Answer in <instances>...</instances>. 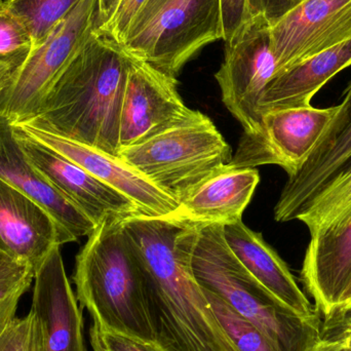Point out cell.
Listing matches in <instances>:
<instances>
[{"label":"cell","mask_w":351,"mask_h":351,"mask_svg":"<svg viewBox=\"0 0 351 351\" xmlns=\"http://www.w3.org/2000/svg\"><path fill=\"white\" fill-rule=\"evenodd\" d=\"M75 241L38 202L0 179V253L35 274L55 247Z\"/></svg>","instance_id":"15"},{"label":"cell","mask_w":351,"mask_h":351,"mask_svg":"<svg viewBox=\"0 0 351 351\" xmlns=\"http://www.w3.org/2000/svg\"><path fill=\"white\" fill-rule=\"evenodd\" d=\"M121 0H98L97 27L102 26L110 20Z\"/></svg>","instance_id":"33"},{"label":"cell","mask_w":351,"mask_h":351,"mask_svg":"<svg viewBox=\"0 0 351 351\" xmlns=\"http://www.w3.org/2000/svg\"><path fill=\"white\" fill-rule=\"evenodd\" d=\"M223 237L245 269L287 311L304 319L319 317L286 262L266 243L261 233L252 230L241 219L223 224Z\"/></svg>","instance_id":"17"},{"label":"cell","mask_w":351,"mask_h":351,"mask_svg":"<svg viewBox=\"0 0 351 351\" xmlns=\"http://www.w3.org/2000/svg\"><path fill=\"white\" fill-rule=\"evenodd\" d=\"M97 16L98 0H80L47 38L33 47L0 94V117L20 125L37 114L53 84L97 28Z\"/></svg>","instance_id":"7"},{"label":"cell","mask_w":351,"mask_h":351,"mask_svg":"<svg viewBox=\"0 0 351 351\" xmlns=\"http://www.w3.org/2000/svg\"><path fill=\"white\" fill-rule=\"evenodd\" d=\"M80 0H6L28 31L32 49L40 45Z\"/></svg>","instance_id":"23"},{"label":"cell","mask_w":351,"mask_h":351,"mask_svg":"<svg viewBox=\"0 0 351 351\" xmlns=\"http://www.w3.org/2000/svg\"><path fill=\"white\" fill-rule=\"evenodd\" d=\"M14 125L129 198L142 214L169 216L177 210V200L119 156L29 125Z\"/></svg>","instance_id":"14"},{"label":"cell","mask_w":351,"mask_h":351,"mask_svg":"<svg viewBox=\"0 0 351 351\" xmlns=\"http://www.w3.org/2000/svg\"><path fill=\"white\" fill-rule=\"evenodd\" d=\"M202 291L219 323L239 351H278L258 328L233 311L225 301L208 291Z\"/></svg>","instance_id":"24"},{"label":"cell","mask_w":351,"mask_h":351,"mask_svg":"<svg viewBox=\"0 0 351 351\" xmlns=\"http://www.w3.org/2000/svg\"><path fill=\"white\" fill-rule=\"evenodd\" d=\"M301 278L324 317L339 304L351 282V215L337 226L311 237Z\"/></svg>","instance_id":"19"},{"label":"cell","mask_w":351,"mask_h":351,"mask_svg":"<svg viewBox=\"0 0 351 351\" xmlns=\"http://www.w3.org/2000/svg\"><path fill=\"white\" fill-rule=\"evenodd\" d=\"M351 215V169L326 187L297 220L304 223L311 237L333 228Z\"/></svg>","instance_id":"22"},{"label":"cell","mask_w":351,"mask_h":351,"mask_svg":"<svg viewBox=\"0 0 351 351\" xmlns=\"http://www.w3.org/2000/svg\"><path fill=\"white\" fill-rule=\"evenodd\" d=\"M28 315L32 351H86L82 311L66 276L60 247H55L35 272Z\"/></svg>","instance_id":"12"},{"label":"cell","mask_w":351,"mask_h":351,"mask_svg":"<svg viewBox=\"0 0 351 351\" xmlns=\"http://www.w3.org/2000/svg\"><path fill=\"white\" fill-rule=\"evenodd\" d=\"M351 39V0H304L270 28L276 74Z\"/></svg>","instance_id":"13"},{"label":"cell","mask_w":351,"mask_h":351,"mask_svg":"<svg viewBox=\"0 0 351 351\" xmlns=\"http://www.w3.org/2000/svg\"><path fill=\"white\" fill-rule=\"evenodd\" d=\"M123 218H105L76 256V299L96 325L158 343L145 274L123 230Z\"/></svg>","instance_id":"3"},{"label":"cell","mask_w":351,"mask_h":351,"mask_svg":"<svg viewBox=\"0 0 351 351\" xmlns=\"http://www.w3.org/2000/svg\"><path fill=\"white\" fill-rule=\"evenodd\" d=\"M177 84L174 76L129 56L119 121V150L143 143L195 117L197 111L186 106Z\"/></svg>","instance_id":"10"},{"label":"cell","mask_w":351,"mask_h":351,"mask_svg":"<svg viewBox=\"0 0 351 351\" xmlns=\"http://www.w3.org/2000/svg\"><path fill=\"white\" fill-rule=\"evenodd\" d=\"M223 40L231 43L239 38L250 23L247 0H220Z\"/></svg>","instance_id":"30"},{"label":"cell","mask_w":351,"mask_h":351,"mask_svg":"<svg viewBox=\"0 0 351 351\" xmlns=\"http://www.w3.org/2000/svg\"><path fill=\"white\" fill-rule=\"evenodd\" d=\"M259 182L257 169L227 165L196 186L172 215L196 224L223 225L241 220Z\"/></svg>","instance_id":"20"},{"label":"cell","mask_w":351,"mask_h":351,"mask_svg":"<svg viewBox=\"0 0 351 351\" xmlns=\"http://www.w3.org/2000/svg\"><path fill=\"white\" fill-rule=\"evenodd\" d=\"M146 1L147 0H121L110 20L102 26L97 27V32L121 45L132 23Z\"/></svg>","instance_id":"29"},{"label":"cell","mask_w":351,"mask_h":351,"mask_svg":"<svg viewBox=\"0 0 351 351\" xmlns=\"http://www.w3.org/2000/svg\"><path fill=\"white\" fill-rule=\"evenodd\" d=\"M276 68L270 27L263 21H250L239 38L225 45L224 61L215 78L220 86L223 103L245 133L260 130V101L276 74Z\"/></svg>","instance_id":"9"},{"label":"cell","mask_w":351,"mask_h":351,"mask_svg":"<svg viewBox=\"0 0 351 351\" xmlns=\"http://www.w3.org/2000/svg\"><path fill=\"white\" fill-rule=\"evenodd\" d=\"M31 51L32 40L28 31L12 14L6 1L0 0V64L16 69Z\"/></svg>","instance_id":"26"},{"label":"cell","mask_w":351,"mask_h":351,"mask_svg":"<svg viewBox=\"0 0 351 351\" xmlns=\"http://www.w3.org/2000/svg\"><path fill=\"white\" fill-rule=\"evenodd\" d=\"M12 71H14V69L10 67V66L0 64V94H1L2 90L5 88L6 84H8L10 76H12Z\"/></svg>","instance_id":"34"},{"label":"cell","mask_w":351,"mask_h":351,"mask_svg":"<svg viewBox=\"0 0 351 351\" xmlns=\"http://www.w3.org/2000/svg\"><path fill=\"white\" fill-rule=\"evenodd\" d=\"M0 179L43 206L76 239L88 237L97 225L58 191L33 166L16 137L14 125L0 117Z\"/></svg>","instance_id":"18"},{"label":"cell","mask_w":351,"mask_h":351,"mask_svg":"<svg viewBox=\"0 0 351 351\" xmlns=\"http://www.w3.org/2000/svg\"><path fill=\"white\" fill-rule=\"evenodd\" d=\"M10 258L6 257L5 255H3V254L0 253V267H1L3 264H5L6 262L10 261Z\"/></svg>","instance_id":"36"},{"label":"cell","mask_w":351,"mask_h":351,"mask_svg":"<svg viewBox=\"0 0 351 351\" xmlns=\"http://www.w3.org/2000/svg\"><path fill=\"white\" fill-rule=\"evenodd\" d=\"M0 351H32L30 315L14 319L0 337Z\"/></svg>","instance_id":"32"},{"label":"cell","mask_w":351,"mask_h":351,"mask_svg":"<svg viewBox=\"0 0 351 351\" xmlns=\"http://www.w3.org/2000/svg\"><path fill=\"white\" fill-rule=\"evenodd\" d=\"M351 350V302L339 304L322 319L321 333L311 351Z\"/></svg>","instance_id":"27"},{"label":"cell","mask_w":351,"mask_h":351,"mask_svg":"<svg viewBox=\"0 0 351 351\" xmlns=\"http://www.w3.org/2000/svg\"><path fill=\"white\" fill-rule=\"evenodd\" d=\"M194 278L253 324L278 351H311L321 333V317L304 319L270 295L230 251L222 224H200L192 253Z\"/></svg>","instance_id":"4"},{"label":"cell","mask_w":351,"mask_h":351,"mask_svg":"<svg viewBox=\"0 0 351 351\" xmlns=\"http://www.w3.org/2000/svg\"><path fill=\"white\" fill-rule=\"evenodd\" d=\"M304 0H247L250 21L260 20L271 28Z\"/></svg>","instance_id":"31"},{"label":"cell","mask_w":351,"mask_h":351,"mask_svg":"<svg viewBox=\"0 0 351 351\" xmlns=\"http://www.w3.org/2000/svg\"><path fill=\"white\" fill-rule=\"evenodd\" d=\"M23 150L33 166L95 224L108 216L129 217L142 214L123 194L103 183L82 167L23 133L14 125Z\"/></svg>","instance_id":"16"},{"label":"cell","mask_w":351,"mask_h":351,"mask_svg":"<svg viewBox=\"0 0 351 351\" xmlns=\"http://www.w3.org/2000/svg\"><path fill=\"white\" fill-rule=\"evenodd\" d=\"M90 337L94 351H165L158 343L117 333L96 324L90 328Z\"/></svg>","instance_id":"28"},{"label":"cell","mask_w":351,"mask_h":351,"mask_svg":"<svg viewBox=\"0 0 351 351\" xmlns=\"http://www.w3.org/2000/svg\"><path fill=\"white\" fill-rule=\"evenodd\" d=\"M119 156L179 204L232 160L230 146L199 111L182 125L143 143L123 148Z\"/></svg>","instance_id":"6"},{"label":"cell","mask_w":351,"mask_h":351,"mask_svg":"<svg viewBox=\"0 0 351 351\" xmlns=\"http://www.w3.org/2000/svg\"><path fill=\"white\" fill-rule=\"evenodd\" d=\"M341 104L307 160L288 176L274 206L278 222L297 220L313 199L351 169V82Z\"/></svg>","instance_id":"11"},{"label":"cell","mask_w":351,"mask_h":351,"mask_svg":"<svg viewBox=\"0 0 351 351\" xmlns=\"http://www.w3.org/2000/svg\"><path fill=\"white\" fill-rule=\"evenodd\" d=\"M219 39L220 0H147L119 47L176 77L202 47Z\"/></svg>","instance_id":"5"},{"label":"cell","mask_w":351,"mask_h":351,"mask_svg":"<svg viewBox=\"0 0 351 351\" xmlns=\"http://www.w3.org/2000/svg\"><path fill=\"white\" fill-rule=\"evenodd\" d=\"M121 224L145 274L158 346L165 351H239L194 278L192 253L200 224L140 213Z\"/></svg>","instance_id":"1"},{"label":"cell","mask_w":351,"mask_h":351,"mask_svg":"<svg viewBox=\"0 0 351 351\" xmlns=\"http://www.w3.org/2000/svg\"><path fill=\"white\" fill-rule=\"evenodd\" d=\"M128 73L129 56L95 29L24 125L119 156Z\"/></svg>","instance_id":"2"},{"label":"cell","mask_w":351,"mask_h":351,"mask_svg":"<svg viewBox=\"0 0 351 351\" xmlns=\"http://www.w3.org/2000/svg\"><path fill=\"white\" fill-rule=\"evenodd\" d=\"M351 302V282L350 286L346 289V292L342 295L341 300H340L339 304H346V303ZM338 304V305H339Z\"/></svg>","instance_id":"35"},{"label":"cell","mask_w":351,"mask_h":351,"mask_svg":"<svg viewBox=\"0 0 351 351\" xmlns=\"http://www.w3.org/2000/svg\"><path fill=\"white\" fill-rule=\"evenodd\" d=\"M337 110L338 105H311L263 113L259 131L243 132L229 166L256 169L276 165L288 176L293 174L311 156Z\"/></svg>","instance_id":"8"},{"label":"cell","mask_w":351,"mask_h":351,"mask_svg":"<svg viewBox=\"0 0 351 351\" xmlns=\"http://www.w3.org/2000/svg\"><path fill=\"white\" fill-rule=\"evenodd\" d=\"M350 65L351 39L274 74L260 101V112L311 106L315 94Z\"/></svg>","instance_id":"21"},{"label":"cell","mask_w":351,"mask_h":351,"mask_svg":"<svg viewBox=\"0 0 351 351\" xmlns=\"http://www.w3.org/2000/svg\"><path fill=\"white\" fill-rule=\"evenodd\" d=\"M340 351H351V350H340Z\"/></svg>","instance_id":"37"},{"label":"cell","mask_w":351,"mask_h":351,"mask_svg":"<svg viewBox=\"0 0 351 351\" xmlns=\"http://www.w3.org/2000/svg\"><path fill=\"white\" fill-rule=\"evenodd\" d=\"M34 276L30 266L12 260L0 267V337L16 319L19 301L30 288Z\"/></svg>","instance_id":"25"}]
</instances>
